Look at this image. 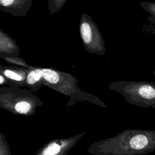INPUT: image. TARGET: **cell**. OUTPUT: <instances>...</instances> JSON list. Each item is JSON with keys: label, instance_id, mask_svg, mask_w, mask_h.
<instances>
[{"label": "cell", "instance_id": "12", "mask_svg": "<svg viewBox=\"0 0 155 155\" xmlns=\"http://www.w3.org/2000/svg\"><path fill=\"white\" fill-rule=\"evenodd\" d=\"M153 74L154 76L155 77V70H153Z\"/></svg>", "mask_w": 155, "mask_h": 155}, {"label": "cell", "instance_id": "6", "mask_svg": "<svg viewBox=\"0 0 155 155\" xmlns=\"http://www.w3.org/2000/svg\"><path fill=\"white\" fill-rule=\"evenodd\" d=\"M42 77V70H35L30 72L27 76V82L29 84H33L38 82Z\"/></svg>", "mask_w": 155, "mask_h": 155}, {"label": "cell", "instance_id": "5", "mask_svg": "<svg viewBox=\"0 0 155 155\" xmlns=\"http://www.w3.org/2000/svg\"><path fill=\"white\" fill-rule=\"evenodd\" d=\"M42 76L51 84H56L59 81V76L58 73L50 69L42 70Z\"/></svg>", "mask_w": 155, "mask_h": 155}, {"label": "cell", "instance_id": "2", "mask_svg": "<svg viewBox=\"0 0 155 155\" xmlns=\"http://www.w3.org/2000/svg\"><path fill=\"white\" fill-rule=\"evenodd\" d=\"M108 88L123 96L129 104L155 109V83L153 82L117 80L111 82Z\"/></svg>", "mask_w": 155, "mask_h": 155}, {"label": "cell", "instance_id": "1", "mask_svg": "<svg viewBox=\"0 0 155 155\" xmlns=\"http://www.w3.org/2000/svg\"><path fill=\"white\" fill-rule=\"evenodd\" d=\"M103 155H144L155 150V130L127 129L99 147Z\"/></svg>", "mask_w": 155, "mask_h": 155}, {"label": "cell", "instance_id": "7", "mask_svg": "<svg viewBox=\"0 0 155 155\" xmlns=\"http://www.w3.org/2000/svg\"><path fill=\"white\" fill-rule=\"evenodd\" d=\"M61 147L56 143L50 144L43 151V155H56L59 153Z\"/></svg>", "mask_w": 155, "mask_h": 155}, {"label": "cell", "instance_id": "10", "mask_svg": "<svg viewBox=\"0 0 155 155\" xmlns=\"http://www.w3.org/2000/svg\"><path fill=\"white\" fill-rule=\"evenodd\" d=\"M14 0H0V4L4 6L10 5L13 4Z\"/></svg>", "mask_w": 155, "mask_h": 155}, {"label": "cell", "instance_id": "3", "mask_svg": "<svg viewBox=\"0 0 155 155\" xmlns=\"http://www.w3.org/2000/svg\"><path fill=\"white\" fill-rule=\"evenodd\" d=\"M96 28H93L90 24L88 22H84L81 25V34L84 42L85 44H90V43L94 41H97L101 44L104 45V41L102 38H96V35H101L100 33H97L95 31Z\"/></svg>", "mask_w": 155, "mask_h": 155}, {"label": "cell", "instance_id": "11", "mask_svg": "<svg viewBox=\"0 0 155 155\" xmlns=\"http://www.w3.org/2000/svg\"><path fill=\"white\" fill-rule=\"evenodd\" d=\"M3 82H4V78L2 76H0V84H2Z\"/></svg>", "mask_w": 155, "mask_h": 155}, {"label": "cell", "instance_id": "8", "mask_svg": "<svg viewBox=\"0 0 155 155\" xmlns=\"http://www.w3.org/2000/svg\"><path fill=\"white\" fill-rule=\"evenodd\" d=\"M30 109V105L26 102H20L16 104L15 110L17 112L22 114L27 113Z\"/></svg>", "mask_w": 155, "mask_h": 155}, {"label": "cell", "instance_id": "9", "mask_svg": "<svg viewBox=\"0 0 155 155\" xmlns=\"http://www.w3.org/2000/svg\"><path fill=\"white\" fill-rule=\"evenodd\" d=\"M4 74L7 78H8L10 79H12L13 80H16V81L21 80V77L19 74H18L15 73V72L10 71V70H5L4 71Z\"/></svg>", "mask_w": 155, "mask_h": 155}, {"label": "cell", "instance_id": "4", "mask_svg": "<svg viewBox=\"0 0 155 155\" xmlns=\"http://www.w3.org/2000/svg\"><path fill=\"white\" fill-rule=\"evenodd\" d=\"M140 6L143 10L150 14L147 20L150 23L155 25V2L142 1L140 3Z\"/></svg>", "mask_w": 155, "mask_h": 155}]
</instances>
